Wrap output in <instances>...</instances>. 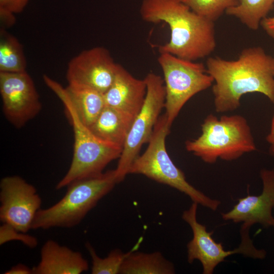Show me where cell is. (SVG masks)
I'll return each mask as SVG.
<instances>
[{
	"label": "cell",
	"mask_w": 274,
	"mask_h": 274,
	"mask_svg": "<svg viewBox=\"0 0 274 274\" xmlns=\"http://www.w3.org/2000/svg\"><path fill=\"white\" fill-rule=\"evenodd\" d=\"M205 65L214 79L212 92L217 113L237 110L247 93H261L274 105V57L262 47L245 48L235 60L210 57Z\"/></svg>",
	"instance_id": "obj_1"
},
{
	"label": "cell",
	"mask_w": 274,
	"mask_h": 274,
	"mask_svg": "<svg viewBox=\"0 0 274 274\" xmlns=\"http://www.w3.org/2000/svg\"><path fill=\"white\" fill-rule=\"evenodd\" d=\"M142 19L148 23H166L169 41L158 47L159 53L196 61L211 55L217 42L214 21L193 11L179 0H143Z\"/></svg>",
	"instance_id": "obj_2"
},
{
	"label": "cell",
	"mask_w": 274,
	"mask_h": 274,
	"mask_svg": "<svg viewBox=\"0 0 274 274\" xmlns=\"http://www.w3.org/2000/svg\"><path fill=\"white\" fill-rule=\"evenodd\" d=\"M43 80L63 104L74 131L73 158L67 172L56 186L59 190L75 181L101 174L109 163L120 157L123 148L99 139L81 121L65 87L47 75Z\"/></svg>",
	"instance_id": "obj_3"
},
{
	"label": "cell",
	"mask_w": 274,
	"mask_h": 274,
	"mask_svg": "<svg viewBox=\"0 0 274 274\" xmlns=\"http://www.w3.org/2000/svg\"><path fill=\"white\" fill-rule=\"evenodd\" d=\"M196 139L185 142L186 150L203 162L213 164L218 159L231 161L257 150L251 128L240 115H208Z\"/></svg>",
	"instance_id": "obj_4"
},
{
	"label": "cell",
	"mask_w": 274,
	"mask_h": 274,
	"mask_svg": "<svg viewBox=\"0 0 274 274\" xmlns=\"http://www.w3.org/2000/svg\"><path fill=\"white\" fill-rule=\"evenodd\" d=\"M116 184L115 169L74 181L67 186L66 193L59 201L39 210L31 229L72 228L78 225Z\"/></svg>",
	"instance_id": "obj_5"
},
{
	"label": "cell",
	"mask_w": 274,
	"mask_h": 274,
	"mask_svg": "<svg viewBox=\"0 0 274 274\" xmlns=\"http://www.w3.org/2000/svg\"><path fill=\"white\" fill-rule=\"evenodd\" d=\"M170 127L165 114L159 117L146 150L133 161L128 174L144 175L185 194L193 202L216 211L221 201L209 197L191 185L186 180L183 172L176 166L170 158L166 150L165 140Z\"/></svg>",
	"instance_id": "obj_6"
},
{
	"label": "cell",
	"mask_w": 274,
	"mask_h": 274,
	"mask_svg": "<svg viewBox=\"0 0 274 274\" xmlns=\"http://www.w3.org/2000/svg\"><path fill=\"white\" fill-rule=\"evenodd\" d=\"M162 69L165 90L164 108L170 126L186 103L214 83L204 64L183 59L169 53H160L157 59Z\"/></svg>",
	"instance_id": "obj_7"
},
{
	"label": "cell",
	"mask_w": 274,
	"mask_h": 274,
	"mask_svg": "<svg viewBox=\"0 0 274 274\" xmlns=\"http://www.w3.org/2000/svg\"><path fill=\"white\" fill-rule=\"evenodd\" d=\"M144 80L147 86L145 99L133 120L115 169L117 183L123 181L128 174L129 168L139 155L142 147L148 143L160 113L164 108L165 90L163 79L154 73H149Z\"/></svg>",
	"instance_id": "obj_8"
},
{
	"label": "cell",
	"mask_w": 274,
	"mask_h": 274,
	"mask_svg": "<svg viewBox=\"0 0 274 274\" xmlns=\"http://www.w3.org/2000/svg\"><path fill=\"white\" fill-rule=\"evenodd\" d=\"M0 202L1 222L27 233L41 209L42 199L34 186L15 175L1 179Z\"/></svg>",
	"instance_id": "obj_9"
},
{
	"label": "cell",
	"mask_w": 274,
	"mask_h": 274,
	"mask_svg": "<svg viewBox=\"0 0 274 274\" xmlns=\"http://www.w3.org/2000/svg\"><path fill=\"white\" fill-rule=\"evenodd\" d=\"M0 93L4 114L16 128L24 126L42 109L39 93L26 71L0 72Z\"/></svg>",
	"instance_id": "obj_10"
},
{
	"label": "cell",
	"mask_w": 274,
	"mask_h": 274,
	"mask_svg": "<svg viewBox=\"0 0 274 274\" xmlns=\"http://www.w3.org/2000/svg\"><path fill=\"white\" fill-rule=\"evenodd\" d=\"M260 177L262 183L260 195L239 198L231 210L221 213L224 220L242 223L240 235H249L251 227L256 224L265 228L274 227V167L261 169Z\"/></svg>",
	"instance_id": "obj_11"
},
{
	"label": "cell",
	"mask_w": 274,
	"mask_h": 274,
	"mask_svg": "<svg viewBox=\"0 0 274 274\" xmlns=\"http://www.w3.org/2000/svg\"><path fill=\"white\" fill-rule=\"evenodd\" d=\"M118 65L106 48L94 47L70 60L66 80L68 83L88 86L104 94L113 83Z\"/></svg>",
	"instance_id": "obj_12"
},
{
	"label": "cell",
	"mask_w": 274,
	"mask_h": 274,
	"mask_svg": "<svg viewBox=\"0 0 274 274\" xmlns=\"http://www.w3.org/2000/svg\"><path fill=\"white\" fill-rule=\"evenodd\" d=\"M198 204L193 202L182 215V219L190 226L193 233L192 239L187 244L189 263L197 260L201 264L203 274H212L216 266L231 255L240 254L253 258L252 253L239 245L232 250L225 251L222 243L216 242L212 237L214 232H208L206 227L197 220Z\"/></svg>",
	"instance_id": "obj_13"
},
{
	"label": "cell",
	"mask_w": 274,
	"mask_h": 274,
	"mask_svg": "<svg viewBox=\"0 0 274 274\" xmlns=\"http://www.w3.org/2000/svg\"><path fill=\"white\" fill-rule=\"evenodd\" d=\"M146 92L144 79L135 78L119 64L113 82L104 96L106 106L135 118L143 105Z\"/></svg>",
	"instance_id": "obj_14"
},
{
	"label": "cell",
	"mask_w": 274,
	"mask_h": 274,
	"mask_svg": "<svg viewBox=\"0 0 274 274\" xmlns=\"http://www.w3.org/2000/svg\"><path fill=\"white\" fill-rule=\"evenodd\" d=\"M32 274H80L89 269L87 260L78 251L47 240L41 250V259Z\"/></svg>",
	"instance_id": "obj_15"
},
{
	"label": "cell",
	"mask_w": 274,
	"mask_h": 274,
	"mask_svg": "<svg viewBox=\"0 0 274 274\" xmlns=\"http://www.w3.org/2000/svg\"><path fill=\"white\" fill-rule=\"evenodd\" d=\"M134 117L106 106L89 128L99 139L123 148Z\"/></svg>",
	"instance_id": "obj_16"
},
{
	"label": "cell",
	"mask_w": 274,
	"mask_h": 274,
	"mask_svg": "<svg viewBox=\"0 0 274 274\" xmlns=\"http://www.w3.org/2000/svg\"><path fill=\"white\" fill-rule=\"evenodd\" d=\"M65 89L79 117L90 127L106 107L104 94L76 84L68 83Z\"/></svg>",
	"instance_id": "obj_17"
},
{
	"label": "cell",
	"mask_w": 274,
	"mask_h": 274,
	"mask_svg": "<svg viewBox=\"0 0 274 274\" xmlns=\"http://www.w3.org/2000/svg\"><path fill=\"white\" fill-rule=\"evenodd\" d=\"M142 239L135 245L123 262L120 274H174V264L160 252H136Z\"/></svg>",
	"instance_id": "obj_18"
},
{
	"label": "cell",
	"mask_w": 274,
	"mask_h": 274,
	"mask_svg": "<svg viewBox=\"0 0 274 274\" xmlns=\"http://www.w3.org/2000/svg\"><path fill=\"white\" fill-rule=\"evenodd\" d=\"M274 7V0H238L225 13L238 19L249 29L256 31L261 21Z\"/></svg>",
	"instance_id": "obj_19"
},
{
	"label": "cell",
	"mask_w": 274,
	"mask_h": 274,
	"mask_svg": "<svg viewBox=\"0 0 274 274\" xmlns=\"http://www.w3.org/2000/svg\"><path fill=\"white\" fill-rule=\"evenodd\" d=\"M26 60L18 40L4 28L0 31V72H26Z\"/></svg>",
	"instance_id": "obj_20"
},
{
	"label": "cell",
	"mask_w": 274,
	"mask_h": 274,
	"mask_svg": "<svg viewBox=\"0 0 274 274\" xmlns=\"http://www.w3.org/2000/svg\"><path fill=\"white\" fill-rule=\"evenodd\" d=\"M92 261V274H118L122 265L132 249L127 253H123L118 249L113 250L108 255L102 258L98 256L95 249L89 243L85 244Z\"/></svg>",
	"instance_id": "obj_21"
},
{
	"label": "cell",
	"mask_w": 274,
	"mask_h": 274,
	"mask_svg": "<svg viewBox=\"0 0 274 274\" xmlns=\"http://www.w3.org/2000/svg\"><path fill=\"white\" fill-rule=\"evenodd\" d=\"M196 13L215 21L238 0H179Z\"/></svg>",
	"instance_id": "obj_22"
},
{
	"label": "cell",
	"mask_w": 274,
	"mask_h": 274,
	"mask_svg": "<svg viewBox=\"0 0 274 274\" xmlns=\"http://www.w3.org/2000/svg\"><path fill=\"white\" fill-rule=\"evenodd\" d=\"M12 241H19L29 248H36L38 243L36 237L20 231L9 224L3 223L0 226V245Z\"/></svg>",
	"instance_id": "obj_23"
},
{
	"label": "cell",
	"mask_w": 274,
	"mask_h": 274,
	"mask_svg": "<svg viewBox=\"0 0 274 274\" xmlns=\"http://www.w3.org/2000/svg\"><path fill=\"white\" fill-rule=\"evenodd\" d=\"M29 0H0V18L3 26L9 27L15 22V15L21 13Z\"/></svg>",
	"instance_id": "obj_24"
},
{
	"label": "cell",
	"mask_w": 274,
	"mask_h": 274,
	"mask_svg": "<svg viewBox=\"0 0 274 274\" xmlns=\"http://www.w3.org/2000/svg\"><path fill=\"white\" fill-rule=\"evenodd\" d=\"M260 26L270 38L274 40V16L264 18L261 22Z\"/></svg>",
	"instance_id": "obj_25"
},
{
	"label": "cell",
	"mask_w": 274,
	"mask_h": 274,
	"mask_svg": "<svg viewBox=\"0 0 274 274\" xmlns=\"http://www.w3.org/2000/svg\"><path fill=\"white\" fill-rule=\"evenodd\" d=\"M5 274H32V269L28 266L19 263L4 272Z\"/></svg>",
	"instance_id": "obj_26"
},
{
	"label": "cell",
	"mask_w": 274,
	"mask_h": 274,
	"mask_svg": "<svg viewBox=\"0 0 274 274\" xmlns=\"http://www.w3.org/2000/svg\"><path fill=\"white\" fill-rule=\"evenodd\" d=\"M266 141L270 145H274V113L271 121L269 132L266 136Z\"/></svg>",
	"instance_id": "obj_27"
},
{
	"label": "cell",
	"mask_w": 274,
	"mask_h": 274,
	"mask_svg": "<svg viewBox=\"0 0 274 274\" xmlns=\"http://www.w3.org/2000/svg\"><path fill=\"white\" fill-rule=\"evenodd\" d=\"M269 153L274 156V145H270L269 149Z\"/></svg>",
	"instance_id": "obj_28"
},
{
	"label": "cell",
	"mask_w": 274,
	"mask_h": 274,
	"mask_svg": "<svg viewBox=\"0 0 274 274\" xmlns=\"http://www.w3.org/2000/svg\"><path fill=\"white\" fill-rule=\"evenodd\" d=\"M273 50H274V47H273Z\"/></svg>",
	"instance_id": "obj_29"
}]
</instances>
